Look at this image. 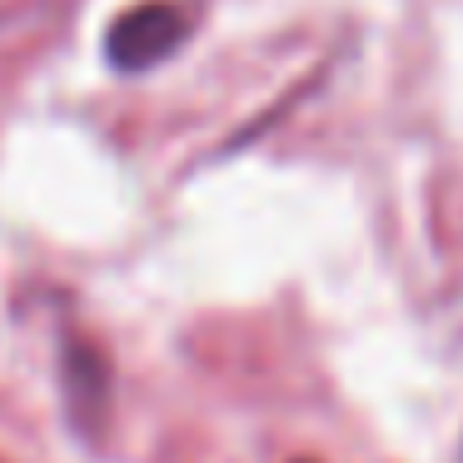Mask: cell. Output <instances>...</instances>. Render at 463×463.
<instances>
[{"label": "cell", "instance_id": "1", "mask_svg": "<svg viewBox=\"0 0 463 463\" xmlns=\"http://www.w3.org/2000/svg\"><path fill=\"white\" fill-rule=\"evenodd\" d=\"M184 31H190V15L170 0H145L135 11H125L110 25V61L120 71H150L165 55L180 51Z\"/></svg>", "mask_w": 463, "mask_h": 463}]
</instances>
